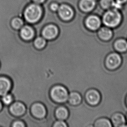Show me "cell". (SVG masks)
Returning <instances> with one entry per match:
<instances>
[{"label":"cell","instance_id":"obj_1","mask_svg":"<svg viewBox=\"0 0 127 127\" xmlns=\"http://www.w3.org/2000/svg\"><path fill=\"white\" fill-rule=\"evenodd\" d=\"M123 17L121 10L115 9H108L103 16V22L109 28H115L119 26L123 21Z\"/></svg>","mask_w":127,"mask_h":127},{"label":"cell","instance_id":"obj_2","mask_svg":"<svg viewBox=\"0 0 127 127\" xmlns=\"http://www.w3.org/2000/svg\"><path fill=\"white\" fill-rule=\"evenodd\" d=\"M50 96L55 102L63 103L67 101L69 92L64 86L57 85L53 86L50 89Z\"/></svg>","mask_w":127,"mask_h":127},{"label":"cell","instance_id":"obj_3","mask_svg":"<svg viewBox=\"0 0 127 127\" xmlns=\"http://www.w3.org/2000/svg\"><path fill=\"white\" fill-rule=\"evenodd\" d=\"M41 14V9L36 4L30 5L24 12V17L26 20L31 23L37 22L40 19Z\"/></svg>","mask_w":127,"mask_h":127},{"label":"cell","instance_id":"obj_4","mask_svg":"<svg viewBox=\"0 0 127 127\" xmlns=\"http://www.w3.org/2000/svg\"><path fill=\"white\" fill-rule=\"evenodd\" d=\"M122 58L118 53H113L107 56L105 59V65L107 69L114 70L119 67L122 63Z\"/></svg>","mask_w":127,"mask_h":127},{"label":"cell","instance_id":"obj_5","mask_svg":"<svg viewBox=\"0 0 127 127\" xmlns=\"http://www.w3.org/2000/svg\"><path fill=\"white\" fill-rule=\"evenodd\" d=\"M9 111L14 117L20 118L25 114L26 107L24 103L19 101H13L8 107Z\"/></svg>","mask_w":127,"mask_h":127},{"label":"cell","instance_id":"obj_6","mask_svg":"<svg viewBox=\"0 0 127 127\" xmlns=\"http://www.w3.org/2000/svg\"><path fill=\"white\" fill-rule=\"evenodd\" d=\"M31 112L35 118L41 119L46 117L47 111L44 105L42 103L37 102L31 105Z\"/></svg>","mask_w":127,"mask_h":127},{"label":"cell","instance_id":"obj_7","mask_svg":"<svg viewBox=\"0 0 127 127\" xmlns=\"http://www.w3.org/2000/svg\"><path fill=\"white\" fill-rule=\"evenodd\" d=\"M85 98L88 104L91 105H95L99 102L101 95L96 89H92L88 90L86 93Z\"/></svg>","mask_w":127,"mask_h":127},{"label":"cell","instance_id":"obj_8","mask_svg":"<svg viewBox=\"0 0 127 127\" xmlns=\"http://www.w3.org/2000/svg\"><path fill=\"white\" fill-rule=\"evenodd\" d=\"M12 87V81L8 77L0 76V97L10 93Z\"/></svg>","mask_w":127,"mask_h":127},{"label":"cell","instance_id":"obj_9","mask_svg":"<svg viewBox=\"0 0 127 127\" xmlns=\"http://www.w3.org/2000/svg\"><path fill=\"white\" fill-rule=\"evenodd\" d=\"M42 34L43 37L46 40H53L58 34V30L55 25H49L43 29Z\"/></svg>","mask_w":127,"mask_h":127},{"label":"cell","instance_id":"obj_10","mask_svg":"<svg viewBox=\"0 0 127 127\" xmlns=\"http://www.w3.org/2000/svg\"><path fill=\"white\" fill-rule=\"evenodd\" d=\"M58 10L60 17L64 20H70L73 15V10L68 5H61L59 7Z\"/></svg>","mask_w":127,"mask_h":127},{"label":"cell","instance_id":"obj_11","mask_svg":"<svg viewBox=\"0 0 127 127\" xmlns=\"http://www.w3.org/2000/svg\"><path fill=\"white\" fill-rule=\"evenodd\" d=\"M20 35L21 38L24 41H31L34 36V31L31 27L24 26L21 29Z\"/></svg>","mask_w":127,"mask_h":127},{"label":"cell","instance_id":"obj_12","mask_svg":"<svg viewBox=\"0 0 127 127\" xmlns=\"http://www.w3.org/2000/svg\"><path fill=\"white\" fill-rule=\"evenodd\" d=\"M101 21L95 16H91L86 20V24L88 28L92 31H96L101 26Z\"/></svg>","mask_w":127,"mask_h":127},{"label":"cell","instance_id":"obj_13","mask_svg":"<svg viewBox=\"0 0 127 127\" xmlns=\"http://www.w3.org/2000/svg\"><path fill=\"white\" fill-rule=\"evenodd\" d=\"M112 123L114 127H125L126 119L124 115L120 113L113 114L111 117Z\"/></svg>","mask_w":127,"mask_h":127},{"label":"cell","instance_id":"obj_14","mask_svg":"<svg viewBox=\"0 0 127 127\" xmlns=\"http://www.w3.org/2000/svg\"><path fill=\"white\" fill-rule=\"evenodd\" d=\"M98 36L101 40L107 41L111 40L113 36V32L108 27H103L98 31Z\"/></svg>","mask_w":127,"mask_h":127},{"label":"cell","instance_id":"obj_15","mask_svg":"<svg viewBox=\"0 0 127 127\" xmlns=\"http://www.w3.org/2000/svg\"><path fill=\"white\" fill-rule=\"evenodd\" d=\"M55 114L57 119L64 120H66L69 116V111L65 107L62 105L57 108Z\"/></svg>","mask_w":127,"mask_h":127},{"label":"cell","instance_id":"obj_16","mask_svg":"<svg viewBox=\"0 0 127 127\" xmlns=\"http://www.w3.org/2000/svg\"><path fill=\"white\" fill-rule=\"evenodd\" d=\"M82 100L81 95L76 92H72L69 93L68 98V102L71 105H76L81 103Z\"/></svg>","mask_w":127,"mask_h":127},{"label":"cell","instance_id":"obj_17","mask_svg":"<svg viewBox=\"0 0 127 127\" xmlns=\"http://www.w3.org/2000/svg\"><path fill=\"white\" fill-rule=\"evenodd\" d=\"M115 50L119 52L123 53L127 50V41L123 39H120L115 41L114 44Z\"/></svg>","mask_w":127,"mask_h":127},{"label":"cell","instance_id":"obj_18","mask_svg":"<svg viewBox=\"0 0 127 127\" xmlns=\"http://www.w3.org/2000/svg\"><path fill=\"white\" fill-rule=\"evenodd\" d=\"M95 4L94 0H82L80 3V7L83 11L89 12L93 10Z\"/></svg>","mask_w":127,"mask_h":127},{"label":"cell","instance_id":"obj_19","mask_svg":"<svg viewBox=\"0 0 127 127\" xmlns=\"http://www.w3.org/2000/svg\"><path fill=\"white\" fill-rule=\"evenodd\" d=\"M94 126L95 127H112V123L109 119L101 118L98 119L95 122Z\"/></svg>","mask_w":127,"mask_h":127},{"label":"cell","instance_id":"obj_20","mask_svg":"<svg viewBox=\"0 0 127 127\" xmlns=\"http://www.w3.org/2000/svg\"><path fill=\"white\" fill-rule=\"evenodd\" d=\"M35 47L39 50L42 49L46 46V41L45 39L41 36H37L33 41Z\"/></svg>","mask_w":127,"mask_h":127},{"label":"cell","instance_id":"obj_21","mask_svg":"<svg viewBox=\"0 0 127 127\" xmlns=\"http://www.w3.org/2000/svg\"><path fill=\"white\" fill-rule=\"evenodd\" d=\"M2 102L6 106H8L14 101V98L10 93H8L1 97Z\"/></svg>","mask_w":127,"mask_h":127},{"label":"cell","instance_id":"obj_22","mask_svg":"<svg viewBox=\"0 0 127 127\" xmlns=\"http://www.w3.org/2000/svg\"><path fill=\"white\" fill-rule=\"evenodd\" d=\"M23 25V21L21 19L19 18H15L11 21V26L14 29H19L22 27Z\"/></svg>","mask_w":127,"mask_h":127},{"label":"cell","instance_id":"obj_23","mask_svg":"<svg viewBox=\"0 0 127 127\" xmlns=\"http://www.w3.org/2000/svg\"><path fill=\"white\" fill-rule=\"evenodd\" d=\"M115 0H101V4L103 8L110 9L112 8Z\"/></svg>","mask_w":127,"mask_h":127},{"label":"cell","instance_id":"obj_24","mask_svg":"<svg viewBox=\"0 0 127 127\" xmlns=\"http://www.w3.org/2000/svg\"><path fill=\"white\" fill-rule=\"evenodd\" d=\"M26 125L22 121L20 120H15L13 122L11 125L12 127H25Z\"/></svg>","mask_w":127,"mask_h":127},{"label":"cell","instance_id":"obj_25","mask_svg":"<svg viewBox=\"0 0 127 127\" xmlns=\"http://www.w3.org/2000/svg\"><path fill=\"white\" fill-rule=\"evenodd\" d=\"M53 127H67V125L66 122L63 120H59L56 121L53 125Z\"/></svg>","mask_w":127,"mask_h":127},{"label":"cell","instance_id":"obj_26","mask_svg":"<svg viewBox=\"0 0 127 127\" xmlns=\"http://www.w3.org/2000/svg\"><path fill=\"white\" fill-rule=\"evenodd\" d=\"M59 8V7L57 3H53L51 6V8L52 10H54V11L58 10Z\"/></svg>","mask_w":127,"mask_h":127},{"label":"cell","instance_id":"obj_27","mask_svg":"<svg viewBox=\"0 0 127 127\" xmlns=\"http://www.w3.org/2000/svg\"><path fill=\"white\" fill-rule=\"evenodd\" d=\"M115 0L116 1L119 2L124 5L127 3V0Z\"/></svg>","mask_w":127,"mask_h":127},{"label":"cell","instance_id":"obj_28","mask_svg":"<svg viewBox=\"0 0 127 127\" xmlns=\"http://www.w3.org/2000/svg\"><path fill=\"white\" fill-rule=\"evenodd\" d=\"M3 103L2 102L1 100H0V112H1L3 109Z\"/></svg>","mask_w":127,"mask_h":127},{"label":"cell","instance_id":"obj_29","mask_svg":"<svg viewBox=\"0 0 127 127\" xmlns=\"http://www.w3.org/2000/svg\"><path fill=\"white\" fill-rule=\"evenodd\" d=\"M45 0H33L34 1L36 2V3H41L44 1Z\"/></svg>","mask_w":127,"mask_h":127},{"label":"cell","instance_id":"obj_30","mask_svg":"<svg viewBox=\"0 0 127 127\" xmlns=\"http://www.w3.org/2000/svg\"><path fill=\"white\" fill-rule=\"evenodd\" d=\"M126 103H127V98H126Z\"/></svg>","mask_w":127,"mask_h":127},{"label":"cell","instance_id":"obj_31","mask_svg":"<svg viewBox=\"0 0 127 127\" xmlns=\"http://www.w3.org/2000/svg\"></svg>","mask_w":127,"mask_h":127}]
</instances>
